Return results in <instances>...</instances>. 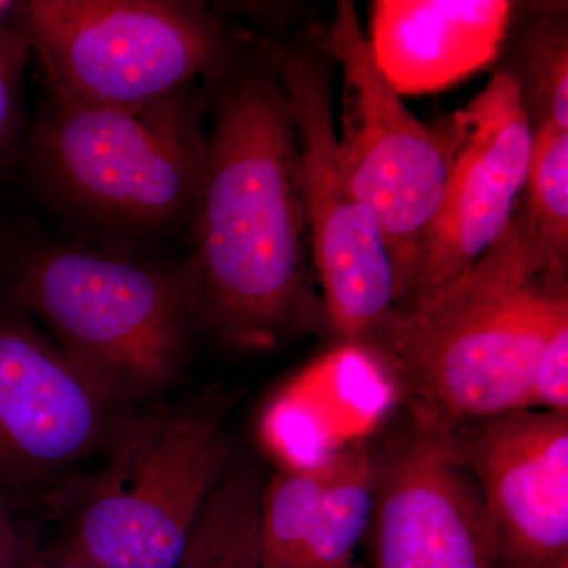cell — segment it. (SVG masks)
Masks as SVG:
<instances>
[{"instance_id":"1","label":"cell","mask_w":568,"mask_h":568,"mask_svg":"<svg viewBox=\"0 0 568 568\" xmlns=\"http://www.w3.org/2000/svg\"><path fill=\"white\" fill-rule=\"evenodd\" d=\"M207 163L183 274L197 327L268 349L328 327L316 293L301 149L278 74L254 37L205 81Z\"/></svg>"},{"instance_id":"2","label":"cell","mask_w":568,"mask_h":568,"mask_svg":"<svg viewBox=\"0 0 568 568\" xmlns=\"http://www.w3.org/2000/svg\"><path fill=\"white\" fill-rule=\"evenodd\" d=\"M567 324L568 290L545 280L518 201L469 271L396 313L358 349L405 396L413 420L452 428L530 409L538 362Z\"/></svg>"},{"instance_id":"3","label":"cell","mask_w":568,"mask_h":568,"mask_svg":"<svg viewBox=\"0 0 568 568\" xmlns=\"http://www.w3.org/2000/svg\"><path fill=\"white\" fill-rule=\"evenodd\" d=\"M0 284L122 409L181 376L197 327L182 265L7 227Z\"/></svg>"},{"instance_id":"4","label":"cell","mask_w":568,"mask_h":568,"mask_svg":"<svg viewBox=\"0 0 568 568\" xmlns=\"http://www.w3.org/2000/svg\"><path fill=\"white\" fill-rule=\"evenodd\" d=\"M204 82L136 106L48 97L26 140L40 192L77 219L118 234L189 224L205 163Z\"/></svg>"},{"instance_id":"5","label":"cell","mask_w":568,"mask_h":568,"mask_svg":"<svg viewBox=\"0 0 568 568\" xmlns=\"http://www.w3.org/2000/svg\"><path fill=\"white\" fill-rule=\"evenodd\" d=\"M78 500L55 558L95 568H178L230 466L222 414L205 403L126 418Z\"/></svg>"},{"instance_id":"6","label":"cell","mask_w":568,"mask_h":568,"mask_svg":"<svg viewBox=\"0 0 568 568\" xmlns=\"http://www.w3.org/2000/svg\"><path fill=\"white\" fill-rule=\"evenodd\" d=\"M59 102L136 106L205 82L239 37L201 2L28 0L7 17Z\"/></svg>"},{"instance_id":"7","label":"cell","mask_w":568,"mask_h":568,"mask_svg":"<svg viewBox=\"0 0 568 568\" xmlns=\"http://www.w3.org/2000/svg\"><path fill=\"white\" fill-rule=\"evenodd\" d=\"M321 43L342 71L336 163L351 193L379 227L394 261L399 306L409 293L465 133L459 110L422 122L376 65L351 0L335 3ZM396 310V312H398Z\"/></svg>"},{"instance_id":"8","label":"cell","mask_w":568,"mask_h":568,"mask_svg":"<svg viewBox=\"0 0 568 568\" xmlns=\"http://www.w3.org/2000/svg\"><path fill=\"white\" fill-rule=\"evenodd\" d=\"M293 111L313 267L328 328L339 345L364 347L396 315L399 283L372 213L355 200L336 163L334 59L321 28L301 39L254 37Z\"/></svg>"},{"instance_id":"9","label":"cell","mask_w":568,"mask_h":568,"mask_svg":"<svg viewBox=\"0 0 568 568\" xmlns=\"http://www.w3.org/2000/svg\"><path fill=\"white\" fill-rule=\"evenodd\" d=\"M121 410L0 284V495L110 446Z\"/></svg>"},{"instance_id":"10","label":"cell","mask_w":568,"mask_h":568,"mask_svg":"<svg viewBox=\"0 0 568 568\" xmlns=\"http://www.w3.org/2000/svg\"><path fill=\"white\" fill-rule=\"evenodd\" d=\"M477 481L496 568L568 564V413L519 409L444 428Z\"/></svg>"},{"instance_id":"11","label":"cell","mask_w":568,"mask_h":568,"mask_svg":"<svg viewBox=\"0 0 568 568\" xmlns=\"http://www.w3.org/2000/svg\"><path fill=\"white\" fill-rule=\"evenodd\" d=\"M376 458L375 568H496L484 497L446 429L414 420Z\"/></svg>"},{"instance_id":"12","label":"cell","mask_w":568,"mask_h":568,"mask_svg":"<svg viewBox=\"0 0 568 568\" xmlns=\"http://www.w3.org/2000/svg\"><path fill=\"white\" fill-rule=\"evenodd\" d=\"M462 111V145L396 313L469 271L506 231L525 192L534 132L510 78L496 71Z\"/></svg>"},{"instance_id":"13","label":"cell","mask_w":568,"mask_h":568,"mask_svg":"<svg viewBox=\"0 0 568 568\" xmlns=\"http://www.w3.org/2000/svg\"><path fill=\"white\" fill-rule=\"evenodd\" d=\"M376 452L357 443L320 462L282 466L264 484V568H347L375 507Z\"/></svg>"},{"instance_id":"14","label":"cell","mask_w":568,"mask_h":568,"mask_svg":"<svg viewBox=\"0 0 568 568\" xmlns=\"http://www.w3.org/2000/svg\"><path fill=\"white\" fill-rule=\"evenodd\" d=\"M514 7L508 0H375L366 39L399 95H426L499 59Z\"/></svg>"},{"instance_id":"15","label":"cell","mask_w":568,"mask_h":568,"mask_svg":"<svg viewBox=\"0 0 568 568\" xmlns=\"http://www.w3.org/2000/svg\"><path fill=\"white\" fill-rule=\"evenodd\" d=\"M499 59L497 73L514 82L532 132L544 125L568 132L567 3H515Z\"/></svg>"},{"instance_id":"16","label":"cell","mask_w":568,"mask_h":568,"mask_svg":"<svg viewBox=\"0 0 568 568\" xmlns=\"http://www.w3.org/2000/svg\"><path fill=\"white\" fill-rule=\"evenodd\" d=\"M264 481L256 465L231 459L178 568H264L260 514Z\"/></svg>"},{"instance_id":"17","label":"cell","mask_w":568,"mask_h":568,"mask_svg":"<svg viewBox=\"0 0 568 568\" xmlns=\"http://www.w3.org/2000/svg\"><path fill=\"white\" fill-rule=\"evenodd\" d=\"M519 205L545 280L556 290H568V132L551 125L534 132Z\"/></svg>"},{"instance_id":"18","label":"cell","mask_w":568,"mask_h":568,"mask_svg":"<svg viewBox=\"0 0 568 568\" xmlns=\"http://www.w3.org/2000/svg\"><path fill=\"white\" fill-rule=\"evenodd\" d=\"M6 21L0 24V173L20 145L24 129V71L31 58L24 41Z\"/></svg>"},{"instance_id":"19","label":"cell","mask_w":568,"mask_h":568,"mask_svg":"<svg viewBox=\"0 0 568 568\" xmlns=\"http://www.w3.org/2000/svg\"><path fill=\"white\" fill-rule=\"evenodd\" d=\"M530 409L568 413V324L552 335L541 354Z\"/></svg>"},{"instance_id":"20","label":"cell","mask_w":568,"mask_h":568,"mask_svg":"<svg viewBox=\"0 0 568 568\" xmlns=\"http://www.w3.org/2000/svg\"><path fill=\"white\" fill-rule=\"evenodd\" d=\"M29 545L14 523L9 500L0 495V568L20 567Z\"/></svg>"},{"instance_id":"21","label":"cell","mask_w":568,"mask_h":568,"mask_svg":"<svg viewBox=\"0 0 568 568\" xmlns=\"http://www.w3.org/2000/svg\"><path fill=\"white\" fill-rule=\"evenodd\" d=\"M18 568H95L85 566V564L73 562V560H67L55 558L50 552H41L39 549L29 545L28 552H26L24 559H22L21 566Z\"/></svg>"},{"instance_id":"22","label":"cell","mask_w":568,"mask_h":568,"mask_svg":"<svg viewBox=\"0 0 568 568\" xmlns=\"http://www.w3.org/2000/svg\"><path fill=\"white\" fill-rule=\"evenodd\" d=\"M14 2H7V0H0V24L7 20L11 9H13Z\"/></svg>"},{"instance_id":"23","label":"cell","mask_w":568,"mask_h":568,"mask_svg":"<svg viewBox=\"0 0 568 568\" xmlns=\"http://www.w3.org/2000/svg\"><path fill=\"white\" fill-rule=\"evenodd\" d=\"M347 568H362V567H358V566H354V564H353V566H351V567H347Z\"/></svg>"}]
</instances>
